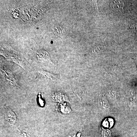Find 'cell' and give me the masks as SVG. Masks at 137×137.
<instances>
[{
	"instance_id": "7a4b0ae2",
	"label": "cell",
	"mask_w": 137,
	"mask_h": 137,
	"mask_svg": "<svg viewBox=\"0 0 137 137\" xmlns=\"http://www.w3.org/2000/svg\"><path fill=\"white\" fill-rule=\"evenodd\" d=\"M124 3L122 1H113L110 2V6L115 10L120 11L124 7Z\"/></svg>"
},
{
	"instance_id": "8992f818",
	"label": "cell",
	"mask_w": 137,
	"mask_h": 137,
	"mask_svg": "<svg viewBox=\"0 0 137 137\" xmlns=\"http://www.w3.org/2000/svg\"><path fill=\"white\" fill-rule=\"evenodd\" d=\"M39 102L40 104V106H44V103L43 102V100L42 99V98L40 97V96L39 95Z\"/></svg>"
},
{
	"instance_id": "3957f363",
	"label": "cell",
	"mask_w": 137,
	"mask_h": 137,
	"mask_svg": "<svg viewBox=\"0 0 137 137\" xmlns=\"http://www.w3.org/2000/svg\"><path fill=\"white\" fill-rule=\"evenodd\" d=\"M39 72L40 74L44 76L45 78L50 79L52 80H57V78H58L57 75L53 74L52 73H49V72L45 71H40Z\"/></svg>"
},
{
	"instance_id": "5b68a950",
	"label": "cell",
	"mask_w": 137,
	"mask_h": 137,
	"mask_svg": "<svg viewBox=\"0 0 137 137\" xmlns=\"http://www.w3.org/2000/svg\"><path fill=\"white\" fill-rule=\"evenodd\" d=\"M102 125L105 128H110L113 125V121L111 119H107L103 122Z\"/></svg>"
},
{
	"instance_id": "52a82bcc",
	"label": "cell",
	"mask_w": 137,
	"mask_h": 137,
	"mask_svg": "<svg viewBox=\"0 0 137 137\" xmlns=\"http://www.w3.org/2000/svg\"><path fill=\"white\" fill-rule=\"evenodd\" d=\"M136 65H137V64H136Z\"/></svg>"
},
{
	"instance_id": "6da1fadb",
	"label": "cell",
	"mask_w": 137,
	"mask_h": 137,
	"mask_svg": "<svg viewBox=\"0 0 137 137\" xmlns=\"http://www.w3.org/2000/svg\"><path fill=\"white\" fill-rule=\"evenodd\" d=\"M5 119L10 125H13L16 121V116L14 113L8 107L5 108Z\"/></svg>"
},
{
	"instance_id": "277c9868",
	"label": "cell",
	"mask_w": 137,
	"mask_h": 137,
	"mask_svg": "<svg viewBox=\"0 0 137 137\" xmlns=\"http://www.w3.org/2000/svg\"><path fill=\"white\" fill-rule=\"evenodd\" d=\"M53 30L54 32L58 35L60 36L63 33V30L61 27L59 25H56V26H53L52 27Z\"/></svg>"
}]
</instances>
